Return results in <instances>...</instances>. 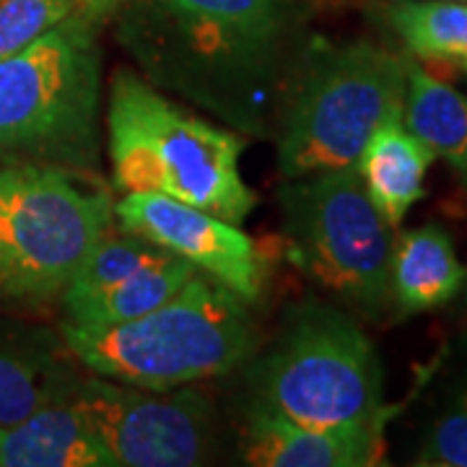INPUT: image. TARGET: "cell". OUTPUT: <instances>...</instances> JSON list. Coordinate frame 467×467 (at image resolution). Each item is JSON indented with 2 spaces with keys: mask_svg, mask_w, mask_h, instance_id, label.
<instances>
[{
  "mask_svg": "<svg viewBox=\"0 0 467 467\" xmlns=\"http://www.w3.org/2000/svg\"><path fill=\"white\" fill-rule=\"evenodd\" d=\"M117 36L143 78L265 138L299 66L291 0H128Z\"/></svg>",
  "mask_w": 467,
  "mask_h": 467,
  "instance_id": "6da1fadb",
  "label": "cell"
},
{
  "mask_svg": "<svg viewBox=\"0 0 467 467\" xmlns=\"http://www.w3.org/2000/svg\"><path fill=\"white\" fill-rule=\"evenodd\" d=\"M107 149L119 192L167 195L232 223H244L257 202L242 177L244 138L192 115L130 67L109 84Z\"/></svg>",
  "mask_w": 467,
  "mask_h": 467,
  "instance_id": "7a4b0ae2",
  "label": "cell"
},
{
  "mask_svg": "<svg viewBox=\"0 0 467 467\" xmlns=\"http://www.w3.org/2000/svg\"><path fill=\"white\" fill-rule=\"evenodd\" d=\"M60 335L86 371L143 389L216 379L254 353L250 304L205 273L140 317L104 327L63 322Z\"/></svg>",
  "mask_w": 467,
  "mask_h": 467,
  "instance_id": "3957f363",
  "label": "cell"
},
{
  "mask_svg": "<svg viewBox=\"0 0 467 467\" xmlns=\"http://www.w3.org/2000/svg\"><path fill=\"white\" fill-rule=\"evenodd\" d=\"M101 52L78 11L0 63V161L99 171Z\"/></svg>",
  "mask_w": 467,
  "mask_h": 467,
  "instance_id": "277c9868",
  "label": "cell"
},
{
  "mask_svg": "<svg viewBox=\"0 0 467 467\" xmlns=\"http://www.w3.org/2000/svg\"><path fill=\"white\" fill-rule=\"evenodd\" d=\"M408 63L367 39L301 52L278 117L284 180L353 167L377 125L402 115Z\"/></svg>",
  "mask_w": 467,
  "mask_h": 467,
  "instance_id": "5b68a950",
  "label": "cell"
},
{
  "mask_svg": "<svg viewBox=\"0 0 467 467\" xmlns=\"http://www.w3.org/2000/svg\"><path fill=\"white\" fill-rule=\"evenodd\" d=\"M252 402L319 429L387 423L382 364L358 322L325 301H304L252 358Z\"/></svg>",
  "mask_w": 467,
  "mask_h": 467,
  "instance_id": "8992f818",
  "label": "cell"
},
{
  "mask_svg": "<svg viewBox=\"0 0 467 467\" xmlns=\"http://www.w3.org/2000/svg\"><path fill=\"white\" fill-rule=\"evenodd\" d=\"M112 221L115 202L97 174L0 161V304L60 299Z\"/></svg>",
  "mask_w": 467,
  "mask_h": 467,
  "instance_id": "52a82bcc",
  "label": "cell"
},
{
  "mask_svg": "<svg viewBox=\"0 0 467 467\" xmlns=\"http://www.w3.org/2000/svg\"><path fill=\"white\" fill-rule=\"evenodd\" d=\"M285 254L325 291L379 319L392 306V226L353 167L285 180L278 187Z\"/></svg>",
  "mask_w": 467,
  "mask_h": 467,
  "instance_id": "ba28073f",
  "label": "cell"
},
{
  "mask_svg": "<svg viewBox=\"0 0 467 467\" xmlns=\"http://www.w3.org/2000/svg\"><path fill=\"white\" fill-rule=\"evenodd\" d=\"M73 400L117 467H192L211 454L213 408L195 389H143L88 374Z\"/></svg>",
  "mask_w": 467,
  "mask_h": 467,
  "instance_id": "9c48e42d",
  "label": "cell"
},
{
  "mask_svg": "<svg viewBox=\"0 0 467 467\" xmlns=\"http://www.w3.org/2000/svg\"><path fill=\"white\" fill-rule=\"evenodd\" d=\"M115 218L119 229L182 257L250 306L263 299L267 263L239 223L153 192H125L115 202Z\"/></svg>",
  "mask_w": 467,
  "mask_h": 467,
  "instance_id": "30bf717a",
  "label": "cell"
},
{
  "mask_svg": "<svg viewBox=\"0 0 467 467\" xmlns=\"http://www.w3.org/2000/svg\"><path fill=\"white\" fill-rule=\"evenodd\" d=\"M239 451L254 467H368L382 462L384 429H319L250 402Z\"/></svg>",
  "mask_w": 467,
  "mask_h": 467,
  "instance_id": "8fae6325",
  "label": "cell"
},
{
  "mask_svg": "<svg viewBox=\"0 0 467 467\" xmlns=\"http://www.w3.org/2000/svg\"><path fill=\"white\" fill-rule=\"evenodd\" d=\"M73 361L63 335L0 322V431L70 398L81 379Z\"/></svg>",
  "mask_w": 467,
  "mask_h": 467,
  "instance_id": "7c38bea8",
  "label": "cell"
},
{
  "mask_svg": "<svg viewBox=\"0 0 467 467\" xmlns=\"http://www.w3.org/2000/svg\"><path fill=\"white\" fill-rule=\"evenodd\" d=\"M0 467H117L70 398L50 402L0 431Z\"/></svg>",
  "mask_w": 467,
  "mask_h": 467,
  "instance_id": "4fadbf2b",
  "label": "cell"
},
{
  "mask_svg": "<svg viewBox=\"0 0 467 467\" xmlns=\"http://www.w3.org/2000/svg\"><path fill=\"white\" fill-rule=\"evenodd\" d=\"M467 267L460 263L451 236L436 223L402 232L392 244L389 294L398 312L423 315L462 294Z\"/></svg>",
  "mask_w": 467,
  "mask_h": 467,
  "instance_id": "5bb4252c",
  "label": "cell"
},
{
  "mask_svg": "<svg viewBox=\"0 0 467 467\" xmlns=\"http://www.w3.org/2000/svg\"><path fill=\"white\" fill-rule=\"evenodd\" d=\"M434 159L416 135L408 133L402 115L387 117L368 135L356 169L367 195L392 229L426 195V174Z\"/></svg>",
  "mask_w": 467,
  "mask_h": 467,
  "instance_id": "9a60e30c",
  "label": "cell"
},
{
  "mask_svg": "<svg viewBox=\"0 0 467 467\" xmlns=\"http://www.w3.org/2000/svg\"><path fill=\"white\" fill-rule=\"evenodd\" d=\"M402 125L431 150L460 169L467 153V97L431 70L408 63Z\"/></svg>",
  "mask_w": 467,
  "mask_h": 467,
  "instance_id": "2e32d148",
  "label": "cell"
},
{
  "mask_svg": "<svg viewBox=\"0 0 467 467\" xmlns=\"http://www.w3.org/2000/svg\"><path fill=\"white\" fill-rule=\"evenodd\" d=\"M387 24L408 52L429 66L467 76V5L457 0H389Z\"/></svg>",
  "mask_w": 467,
  "mask_h": 467,
  "instance_id": "e0dca14e",
  "label": "cell"
},
{
  "mask_svg": "<svg viewBox=\"0 0 467 467\" xmlns=\"http://www.w3.org/2000/svg\"><path fill=\"white\" fill-rule=\"evenodd\" d=\"M195 273L201 270L169 252L164 260L140 267L122 284L112 285L91 299L63 306V322L78 327H104L140 317L171 299Z\"/></svg>",
  "mask_w": 467,
  "mask_h": 467,
  "instance_id": "ac0fdd59",
  "label": "cell"
},
{
  "mask_svg": "<svg viewBox=\"0 0 467 467\" xmlns=\"http://www.w3.org/2000/svg\"><path fill=\"white\" fill-rule=\"evenodd\" d=\"M169 250L153 244V242L138 236V234L125 232V229H122V234H112V229H109L91 247V252L86 254L78 270L73 273V278L66 285L60 301H63V306H70V304L91 299L101 291L122 284L125 278H130L140 267L164 260Z\"/></svg>",
  "mask_w": 467,
  "mask_h": 467,
  "instance_id": "d6986e66",
  "label": "cell"
},
{
  "mask_svg": "<svg viewBox=\"0 0 467 467\" xmlns=\"http://www.w3.org/2000/svg\"><path fill=\"white\" fill-rule=\"evenodd\" d=\"M70 14H76L73 0H0V63L26 50Z\"/></svg>",
  "mask_w": 467,
  "mask_h": 467,
  "instance_id": "ffe728a7",
  "label": "cell"
},
{
  "mask_svg": "<svg viewBox=\"0 0 467 467\" xmlns=\"http://www.w3.org/2000/svg\"><path fill=\"white\" fill-rule=\"evenodd\" d=\"M416 465L467 467V377L450 389L418 451Z\"/></svg>",
  "mask_w": 467,
  "mask_h": 467,
  "instance_id": "44dd1931",
  "label": "cell"
},
{
  "mask_svg": "<svg viewBox=\"0 0 467 467\" xmlns=\"http://www.w3.org/2000/svg\"><path fill=\"white\" fill-rule=\"evenodd\" d=\"M73 3H76V11L97 26L99 21L112 16L117 8H122L128 0H73Z\"/></svg>",
  "mask_w": 467,
  "mask_h": 467,
  "instance_id": "7402d4cb",
  "label": "cell"
},
{
  "mask_svg": "<svg viewBox=\"0 0 467 467\" xmlns=\"http://www.w3.org/2000/svg\"><path fill=\"white\" fill-rule=\"evenodd\" d=\"M457 171H460V174L465 177V182H467V153H465V161L460 164V169H457Z\"/></svg>",
  "mask_w": 467,
  "mask_h": 467,
  "instance_id": "603a6c76",
  "label": "cell"
},
{
  "mask_svg": "<svg viewBox=\"0 0 467 467\" xmlns=\"http://www.w3.org/2000/svg\"><path fill=\"white\" fill-rule=\"evenodd\" d=\"M312 3H317V0H312Z\"/></svg>",
  "mask_w": 467,
  "mask_h": 467,
  "instance_id": "cb8c5ba5",
  "label": "cell"
}]
</instances>
